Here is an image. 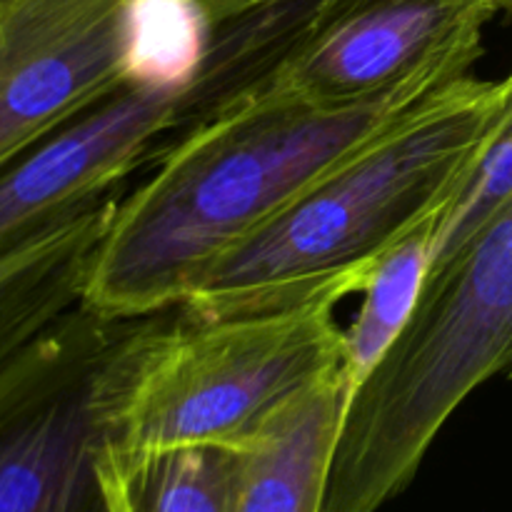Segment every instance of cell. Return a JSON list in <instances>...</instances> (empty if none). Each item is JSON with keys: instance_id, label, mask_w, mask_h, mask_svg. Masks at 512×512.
Wrapping results in <instances>:
<instances>
[{"instance_id": "8992f818", "label": "cell", "mask_w": 512, "mask_h": 512, "mask_svg": "<svg viewBox=\"0 0 512 512\" xmlns=\"http://www.w3.org/2000/svg\"><path fill=\"white\" fill-rule=\"evenodd\" d=\"M255 93L250 75L203 45L193 70L135 78L0 170V255L53 220L123 190L178 140Z\"/></svg>"}, {"instance_id": "7a4b0ae2", "label": "cell", "mask_w": 512, "mask_h": 512, "mask_svg": "<svg viewBox=\"0 0 512 512\" xmlns=\"http://www.w3.org/2000/svg\"><path fill=\"white\" fill-rule=\"evenodd\" d=\"M512 128V70L465 78L330 170L195 283L183 310H280L363 293L380 260L455 203Z\"/></svg>"}, {"instance_id": "277c9868", "label": "cell", "mask_w": 512, "mask_h": 512, "mask_svg": "<svg viewBox=\"0 0 512 512\" xmlns=\"http://www.w3.org/2000/svg\"><path fill=\"white\" fill-rule=\"evenodd\" d=\"M340 300L180 318L148 315L130 338L108 413L120 455L185 445L243 448L280 410L343 370Z\"/></svg>"}, {"instance_id": "5b68a950", "label": "cell", "mask_w": 512, "mask_h": 512, "mask_svg": "<svg viewBox=\"0 0 512 512\" xmlns=\"http://www.w3.org/2000/svg\"><path fill=\"white\" fill-rule=\"evenodd\" d=\"M143 320L80 303L0 368V512H108L110 400Z\"/></svg>"}, {"instance_id": "7c38bea8", "label": "cell", "mask_w": 512, "mask_h": 512, "mask_svg": "<svg viewBox=\"0 0 512 512\" xmlns=\"http://www.w3.org/2000/svg\"><path fill=\"white\" fill-rule=\"evenodd\" d=\"M435 230L438 220H430L408 235L365 283L358 318L345 330L343 373L353 390L373 373L408 325L428 278Z\"/></svg>"}, {"instance_id": "4fadbf2b", "label": "cell", "mask_w": 512, "mask_h": 512, "mask_svg": "<svg viewBox=\"0 0 512 512\" xmlns=\"http://www.w3.org/2000/svg\"><path fill=\"white\" fill-rule=\"evenodd\" d=\"M508 378L512 380V365H510V370H508Z\"/></svg>"}, {"instance_id": "30bf717a", "label": "cell", "mask_w": 512, "mask_h": 512, "mask_svg": "<svg viewBox=\"0 0 512 512\" xmlns=\"http://www.w3.org/2000/svg\"><path fill=\"white\" fill-rule=\"evenodd\" d=\"M123 190L103 195L0 255V368L83 303L95 250Z\"/></svg>"}, {"instance_id": "52a82bcc", "label": "cell", "mask_w": 512, "mask_h": 512, "mask_svg": "<svg viewBox=\"0 0 512 512\" xmlns=\"http://www.w3.org/2000/svg\"><path fill=\"white\" fill-rule=\"evenodd\" d=\"M135 78L143 0H0V170Z\"/></svg>"}, {"instance_id": "9c48e42d", "label": "cell", "mask_w": 512, "mask_h": 512, "mask_svg": "<svg viewBox=\"0 0 512 512\" xmlns=\"http://www.w3.org/2000/svg\"><path fill=\"white\" fill-rule=\"evenodd\" d=\"M350 395L353 388L340 370L305 390L238 448L230 512H323Z\"/></svg>"}, {"instance_id": "8fae6325", "label": "cell", "mask_w": 512, "mask_h": 512, "mask_svg": "<svg viewBox=\"0 0 512 512\" xmlns=\"http://www.w3.org/2000/svg\"><path fill=\"white\" fill-rule=\"evenodd\" d=\"M238 450L220 445L100 458L108 512H230Z\"/></svg>"}, {"instance_id": "ba28073f", "label": "cell", "mask_w": 512, "mask_h": 512, "mask_svg": "<svg viewBox=\"0 0 512 512\" xmlns=\"http://www.w3.org/2000/svg\"><path fill=\"white\" fill-rule=\"evenodd\" d=\"M512 0H330L275 83L320 103H358L428 80H463Z\"/></svg>"}, {"instance_id": "3957f363", "label": "cell", "mask_w": 512, "mask_h": 512, "mask_svg": "<svg viewBox=\"0 0 512 512\" xmlns=\"http://www.w3.org/2000/svg\"><path fill=\"white\" fill-rule=\"evenodd\" d=\"M512 365V203L433 263L393 348L353 390L323 512H378L403 493L450 415Z\"/></svg>"}, {"instance_id": "6da1fadb", "label": "cell", "mask_w": 512, "mask_h": 512, "mask_svg": "<svg viewBox=\"0 0 512 512\" xmlns=\"http://www.w3.org/2000/svg\"><path fill=\"white\" fill-rule=\"evenodd\" d=\"M463 80H428L358 103H320L278 83L260 90L178 140L133 193L120 195L83 303L113 318L180 308L228 250Z\"/></svg>"}]
</instances>
